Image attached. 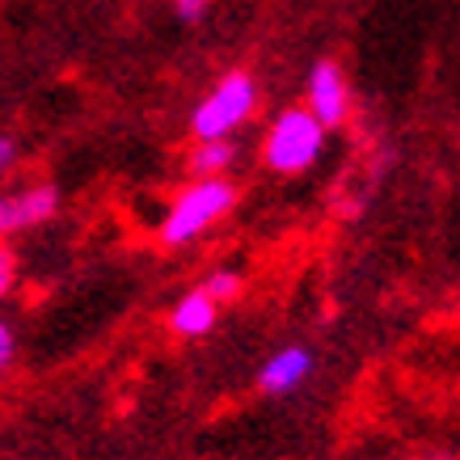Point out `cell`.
I'll return each instance as SVG.
<instances>
[{"mask_svg":"<svg viewBox=\"0 0 460 460\" xmlns=\"http://www.w3.org/2000/svg\"><path fill=\"white\" fill-rule=\"evenodd\" d=\"M233 208H237V186H233L228 173H220V178H190V186H181L173 203H169L165 220L156 228V241L165 250L190 245L208 228H216Z\"/></svg>","mask_w":460,"mask_h":460,"instance_id":"1","label":"cell"},{"mask_svg":"<svg viewBox=\"0 0 460 460\" xmlns=\"http://www.w3.org/2000/svg\"><path fill=\"white\" fill-rule=\"evenodd\" d=\"M330 140V127L321 123L308 106H288L266 123L262 136V165L279 178H300L321 161Z\"/></svg>","mask_w":460,"mask_h":460,"instance_id":"2","label":"cell"},{"mask_svg":"<svg viewBox=\"0 0 460 460\" xmlns=\"http://www.w3.org/2000/svg\"><path fill=\"white\" fill-rule=\"evenodd\" d=\"M262 102V89L253 81V72L233 68L224 72L220 81L211 84L203 102L190 111V136L195 140H220V136H233L253 119Z\"/></svg>","mask_w":460,"mask_h":460,"instance_id":"3","label":"cell"},{"mask_svg":"<svg viewBox=\"0 0 460 460\" xmlns=\"http://www.w3.org/2000/svg\"><path fill=\"white\" fill-rule=\"evenodd\" d=\"M305 106L317 114L330 131L347 127L350 111H355V98H350V81H347V72H342L338 59H317V64L308 68Z\"/></svg>","mask_w":460,"mask_h":460,"instance_id":"4","label":"cell"},{"mask_svg":"<svg viewBox=\"0 0 460 460\" xmlns=\"http://www.w3.org/2000/svg\"><path fill=\"white\" fill-rule=\"evenodd\" d=\"M56 211H59V190L51 181L26 186V190H17V195H0V237H4V233H17V228L47 224Z\"/></svg>","mask_w":460,"mask_h":460,"instance_id":"5","label":"cell"},{"mask_svg":"<svg viewBox=\"0 0 460 460\" xmlns=\"http://www.w3.org/2000/svg\"><path fill=\"white\" fill-rule=\"evenodd\" d=\"M313 372H317V355L296 342V347L275 350V355L258 367V389H262L266 397H288V393L300 389Z\"/></svg>","mask_w":460,"mask_h":460,"instance_id":"6","label":"cell"},{"mask_svg":"<svg viewBox=\"0 0 460 460\" xmlns=\"http://www.w3.org/2000/svg\"><path fill=\"white\" fill-rule=\"evenodd\" d=\"M216 321H220V305L211 300L203 288H195V292H186L173 305V313H169V330L178 338H203L216 330Z\"/></svg>","mask_w":460,"mask_h":460,"instance_id":"7","label":"cell"},{"mask_svg":"<svg viewBox=\"0 0 460 460\" xmlns=\"http://www.w3.org/2000/svg\"><path fill=\"white\" fill-rule=\"evenodd\" d=\"M237 165V144L233 136H220V140H195V148L186 153V173L190 178H220Z\"/></svg>","mask_w":460,"mask_h":460,"instance_id":"8","label":"cell"},{"mask_svg":"<svg viewBox=\"0 0 460 460\" xmlns=\"http://www.w3.org/2000/svg\"><path fill=\"white\" fill-rule=\"evenodd\" d=\"M199 288H203V292H208L211 300L224 308V305H233V300L245 292V279H241V270H228V266H224V270H211Z\"/></svg>","mask_w":460,"mask_h":460,"instance_id":"9","label":"cell"},{"mask_svg":"<svg viewBox=\"0 0 460 460\" xmlns=\"http://www.w3.org/2000/svg\"><path fill=\"white\" fill-rule=\"evenodd\" d=\"M13 283H17V253L0 241V300L13 292Z\"/></svg>","mask_w":460,"mask_h":460,"instance_id":"10","label":"cell"},{"mask_svg":"<svg viewBox=\"0 0 460 460\" xmlns=\"http://www.w3.org/2000/svg\"><path fill=\"white\" fill-rule=\"evenodd\" d=\"M208 9H211V0H173V13H178L181 22H199Z\"/></svg>","mask_w":460,"mask_h":460,"instance_id":"11","label":"cell"},{"mask_svg":"<svg viewBox=\"0 0 460 460\" xmlns=\"http://www.w3.org/2000/svg\"><path fill=\"white\" fill-rule=\"evenodd\" d=\"M13 355H17L13 330H9V325H4V321H0V372H4V367H9V363H13Z\"/></svg>","mask_w":460,"mask_h":460,"instance_id":"12","label":"cell"},{"mask_svg":"<svg viewBox=\"0 0 460 460\" xmlns=\"http://www.w3.org/2000/svg\"><path fill=\"white\" fill-rule=\"evenodd\" d=\"M17 165V144L13 136H0V173H9Z\"/></svg>","mask_w":460,"mask_h":460,"instance_id":"13","label":"cell"},{"mask_svg":"<svg viewBox=\"0 0 460 460\" xmlns=\"http://www.w3.org/2000/svg\"><path fill=\"white\" fill-rule=\"evenodd\" d=\"M419 460H456V456H444V452H431V456H419Z\"/></svg>","mask_w":460,"mask_h":460,"instance_id":"14","label":"cell"}]
</instances>
